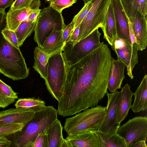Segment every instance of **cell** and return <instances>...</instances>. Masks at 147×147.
I'll return each instance as SVG.
<instances>
[{"label":"cell","mask_w":147,"mask_h":147,"mask_svg":"<svg viewBox=\"0 0 147 147\" xmlns=\"http://www.w3.org/2000/svg\"><path fill=\"white\" fill-rule=\"evenodd\" d=\"M14 105L17 108L27 109L36 112L45 106V102L38 98H21L18 99Z\"/></svg>","instance_id":"obj_27"},{"label":"cell","mask_w":147,"mask_h":147,"mask_svg":"<svg viewBox=\"0 0 147 147\" xmlns=\"http://www.w3.org/2000/svg\"><path fill=\"white\" fill-rule=\"evenodd\" d=\"M34 10L30 8L9 10L6 14L5 27L15 31L21 22L27 19L29 15Z\"/></svg>","instance_id":"obj_20"},{"label":"cell","mask_w":147,"mask_h":147,"mask_svg":"<svg viewBox=\"0 0 147 147\" xmlns=\"http://www.w3.org/2000/svg\"><path fill=\"white\" fill-rule=\"evenodd\" d=\"M71 147H102V141L97 130L84 131L66 138Z\"/></svg>","instance_id":"obj_12"},{"label":"cell","mask_w":147,"mask_h":147,"mask_svg":"<svg viewBox=\"0 0 147 147\" xmlns=\"http://www.w3.org/2000/svg\"><path fill=\"white\" fill-rule=\"evenodd\" d=\"M30 69L19 49L0 33V73L13 80L27 78Z\"/></svg>","instance_id":"obj_3"},{"label":"cell","mask_w":147,"mask_h":147,"mask_svg":"<svg viewBox=\"0 0 147 147\" xmlns=\"http://www.w3.org/2000/svg\"><path fill=\"white\" fill-rule=\"evenodd\" d=\"M34 52V61L33 67L39 74L41 77L45 80L50 56L43 52L38 47H35Z\"/></svg>","instance_id":"obj_24"},{"label":"cell","mask_w":147,"mask_h":147,"mask_svg":"<svg viewBox=\"0 0 147 147\" xmlns=\"http://www.w3.org/2000/svg\"><path fill=\"white\" fill-rule=\"evenodd\" d=\"M146 141L144 140L138 141L132 144L131 147H147Z\"/></svg>","instance_id":"obj_41"},{"label":"cell","mask_w":147,"mask_h":147,"mask_svg":"<svg viewBox=\"0 0 147 147\" xmlns=\"http://www.w3.org/2000/svg\"><path fill=\"white\" fill-rule=\"evenodd\" d=\"M106 107L97 105L88 108L67 118L63 128L68 135L97 130L105 116Z\"/></svg>","instance_id":"obj_4"},{"label":"cell","mask_w":147,"mask_h":147,"mask_svg":"<svg viewBox=\"0 0 147 147\" xmlns=\"http://www.w3.org/2000/svg\"><path fill=\"white\" fill-rule=\"evenodd\" d=\"M113 58L106 44L76 63L66 67V76L58 110L69 116L98 105L107 92Z\"/></svg>","instance_id":"obj_1"},{"label":"cell","mask_w":147,"mask_h":147,"mask_svg":"<svg viewBox=\"0 0 147 147\" xmlns=\"http://www.w3.org/2000/svg\"><path fill=\"white\" fill-rule=\"evenodd\" d=\"M134 100L131 109L134 113L147 109V75L144 77L139 86L134 93Z\"/></svg>","instance_id":"obj_19"},{"label":"cell","mask_w":147,"mask_h":147,"mask_svg":"<svg viewBox=\"0 0 147 147\" xmlns=\"http://www.w3.org/2000/svg\"><path fill=\"white\" fill-rule=\"evenodd\" d=\"M125 67L123 62L113 58L107 87L111 93L122 88V82L125 78L124 71Z\"/></svg>","instance_id":"obj_17"},{"label":"cell","mask_w":147,"mask_h":147,"mask_svg":"<svg viewBox=\"0 0 147 147\" xmlns=\"http://www.w3.org/2000/svg\"><path fill=\"white\" fill-rule=\"evenodd\" d=\"M100 35L98 28L73 45L66 42L62 52L66 66L76 63L100 46Z\"/></svg>","instance_id":"obj_7"},{"label":"cell","mask_w":147,"mask_h":147,"mask_svg":"<svg viewBox=\"0 0 147 147\" xmlns=\"http://www.w3.org/2000/svg\"><path fill=\"white\" fill-rule=\"evenodd\" d=\"M35 112L28 109L17 108L0 111V125L12 124L25 125L32 118Z\"/></svg>","instance_id":"obj_13"},{"label":"cell","mask_w":147,"mask_h":147,"mask_svg":"<svg viewBox=\"0 0 147 147\" xmlns=\"http://www.w3.org/2000/svg\"><path fill=\"white\" fill-rule=\"evenodd\" d=\"M66 25L61 13L49 6L43 9L36 20L34 40L38 47L54 31L63 30Z\"/></svg>","instance_id":"obj_5"},{"label":"cell","mask_w":147,"mask_h":147,"mask_svg":"<svg viewBox=\"0 0 147 147\" xmlns=\"http://www.w3.org/2000/svg\"><path fill=\"white\" fill-rule=\"evenodd\" d=\"M112 1L93 0L91 8L80 25L77 42L97 28H100L102 31L104 30L107 14Z\"/></svg>","instance_id":"obj_8"},{"label":"cell","mask_w":147,"mask_h":147,"mask_svg":"<svg viewBox=\"0 0 147 147\" xmlns=\"http://www.w3.org/2000/svg\"><path fill=\"white\" fill-rule=\"evenodd\" d=\"M41 11L39 8L34 10L29 15L27 20L32 22L36 21Z\"/></svg>","instance_id":"obj_37"},{"label":"cell","mask_w":147,"mask_h":147,"mask_svg":"<svg viewBox=\"0 0 147 147\" xmlns=\"http://www.w3.org/2000/svg\"><path fill=\"white\" fill-rule=\"evenodd\" d=\"M6 13L5 10L0 9V33L4 28L6 23Z\"/></svg>","instance_id":"obj_38"},{"label":"cell","mask_w":147,"mask_h":147,"mask_svg":"<svg viewBox=\"0 0 147 147\" xmlns=\"http://www.w3.org/2000/svg\"><path fill=\"white\" fill-rule=\"evenodd\" d=\"M73 26L74 23L72 21L70 24L66 26L63 30L62 37L64 45L72 31Z\"/></svg>","instance_id":"obj_36"},{"label":"cell","mask_w":147,"mask_h":147,"mask_svg":"<svg viewBox=\"0 0 147 147\" xmlns=\"http://www.w3.org/2000/svg\"><path fill=\"white\" fill-rule=\"evenodd\" d=\"M63 30L53 32L47 38L41 47H38L49 56L62 51L64 45L62 37Z\"/></svg>","instance_id":"obj_18"},{"label":"cell","mask_w":147,"mask_h":147,"mask_svg":"<svg viewBox=\"0 0 147 147\" xmlns=\"http://www.w3.org/2000/svg\"><path fill=\"white\" fill-rule=\"evenodd\" d=\"M13 0H0V9L5 10L7 7L11 6Z\"/></svg>","instance_id":"obj_39"},{"label":"cell","mask_w":147,"mask_h":147,"mask_svg":"<svg viewBox=\"0 0 147 147\" xmlns=\"http://www.w3.org/2000/svg\"><path fill=\"white\" fill-rule=\"evenodd\" d=\"M35 0H16L11 6L9 10H13L24 8H29Z\"/></svg>","instance_id":"obj_33"},{"label":"cell","mask_w":147,"mask_h":147,"mask_svg":"<svg viewBox=\"0 0 147 147\" xmlns=\"http://www.w3.org/2000/svg\"><path fill=\"white\" fill-rule=\"evenodd\" d=\"M63 127L60 120L57 119L47 130L48 147H61L64 140Z\"/></svg>","instance_id":"obj_23"},{"label":"cell","mask_w":147,"mask_h":147,"mask_svg":"<svg viewBox=\"0 0 147 147\" xmlns=\"http://www.w3.org/2000/svg\"><path fill=\"white\" fill-rule=\"evenodd\" d=\"M108 98L106 107L105 116L103 122L100 124L97 131L111 135L117 134L120 125L116 123V109L120 92L109 93L107 92Z\"/></svg>","instance_id":"obj_11"},{"label":"cell","mask_w":147,"mask_h":147,"mask_svg":"<svg viewBox=\"0 0 147 147\" xmlns=\"http://www.w3.org/2000/svg\"><path fill=\"white\" fill-rule=\"evenodd\" d=\"M93 1V0H90L88 2L84 4V6L80 11L74 16L72 21L74 23L73 27L72 30H74L80 25L91 8Z\"/></svg>","instance_id":"obj_29"},{"label":"cell","mask_w":147,"mask_h":147,"mask_svg":"<svg viewBox=\"0 0 147 147\" xmlns=\"http://www.w3.org/2000/svg\"><path fill=\"white\" fill-rule=\"evenodd\" d=\"M123 7L129 19L139 12L147 16V0H120Z\"/></svg>","instance_id":"obj_22"},{"label":"cell","mask_w":147,"mask_h":147,"mask_svg":"<svg viewBox=\"0 0 147 147\" xmlns=\"http://www.w3.org/2000/svg\"><path fill=\"white\" fill-rule=\"evenodd\" d=\"M57 110L53 106H45L35 112L32 118L21 131L7 137L11 142L10 147H32L38 134L46 133L57 119Z\"/></svg>","instance_id":"obj_2"},{"label":"cell","mask_w":147,"mask_h":147,"mask_svg":"<svg viewBox=\"0 0 147 147\" xmlns=\"http://www.w3.org/2000/svg\"><path fill=\"white\" fill-rule=\"evenodd\" d=\"M61 147H71L68 141L66 139H64Z\"/></svg>","instance_id":"obj_42"},{"label":"cell","mask_w":147,"mask_h":147,"mask_svg":"<svg viewBox=\"0 0 147 147\" xmlns=\"http://www.w3.org/2000/svg\"><path fill=\"white\" fill-rule=\"evenodd\" d=\"M80 26L72 30L66 42H69L73 45L76 43L79 33Z\"/></svg>","instance_id":"obj_35"},{"label":"cell","mask_w":147,"mask_h":147,"mask_svg":"<svg viewBox=\"0 0 147 147\" xmlns=\"http://www.w3.org/2000/svg\"><path fill=\"white\" fill-rule=\"evenodd\" d=\"M11 144V141L6 137L0 136V147H9Z\"/></svg>","instance_id":"obj_40"},{"label":"cell","mask_w":147,"mask_h":147,"mask_svg":"<svg viewBox=\"0 0 147 147\" xmlns=\"http://www.w3.org/2000/svg\"><path fill=\"white\" fill-rule=\"evenodd\" d=\"M111 49L116 54L117 60L123 62L131 79L134 78L133 69L138 63V51L136 43L131 44L127 41L117 37Z\"/></svg>","instance_id":"obj_10"},{"label":"cell","mask_w":147,"mask_h":147,"mask_svg":"<svg viewBox=\"0 0 147 147\" xmlns=\"http://www.w3.org/2000/svg\"><path fill=\"white\" fill-rule=\"evenodd\" d=\"M25 125L12 124L0 125V136L7 137L21 130Z\"/></svg>","instance_id":"obj_30"},{"label":"cell","mask_w":147,"mask_h":147,"mask_svg":"<svg viewBox=\"0 0 147 147\" xmlns=\"http://www.w3.org/2000/svg\"><path fill=\"white\" fill-rule=\"evenodd\" d=\"M62 52L49 57L47 76L45 80L49 94L58 101L61 96L66 76V64Z\"/></svg>","instance_id":"obj_6"},{"label":"cell","mask_w":147,"mask_h":147,"mask_svg":"<svg viewBox=\"0 0 147 147\" xmlns=\"http://www.w3.org/2000/svg\"><path fill=\"white\" fill-rule=\"evenodd\" d=\"M102 32L104 34L103 38L106 40L111 47L113 46L115 40L117 37L112 1L108 11L105 26Z\"/></svg>","instance_id":"obj_21"},{"label":"cell","mask_w":147,"mask_h":147,"mask_svg":"<svg viewBox=\"0 0 147 147\" xmlns=\"http://www.w3.org/2000/svg\"><path fill=\"white\" fill-rule=\"evenodd\" d=\"M117 37L131 43L126 14L120 0H112Z\"/></svg>","instance_id":"obj_15"},{"label":"cell","mask_w":147,"mask_h":147,"mask_svg":"<svg viewBox=\"0 0 147 147\" xmlns=\"http://www.w3.org/2000/svg\"><path fill=\"white\" fill-rule=\"evenodd\" d=\"M117 134L124 140L126 147H131L137 142L147 141V117L136 116L119 127Z\"/></svg>","instance_id":"obj_9"},{"label":"cell","mask_w":147,"mask_h":147,"mask_svg":"<svg viewBox=\"0 0 147 147\" xmlns=\"http://www.w3.org/2000/svg\"><path fill=\"white\" fill-rule=\"evenodd\" d=\"M45 0V1H49L50 0Z\"/></svg>","instance_id":"obj_44"},{"label":"cell","mask_w":147,"mask_h":147,"mask_svg":"<svg viewBox=\"0 0 147 147\" xmlns=\"http://www.w3.org/2000/svg\"><path fill=\"white\" fill-rule=\"evenodd\" d=\"M130 88L131 86L126 84L120 92L117 105L116 120V123L119 125L126 118L131 107L134 93Z\"/></svg>","instance_id":"obj_16"},{"label":"cell","mask_w":147,"mask_h":147,"mask_svg":"<svg viewBox=\"0 0 147 147\" xmlns=\"http://www.w3.org/2000/svg\"><path fill=\"white\" fill-rule=\"evenodd\" d=\"M18 98L11 88L0 79V108H4L13 103Z\"/></svg>","instance_id":"obj_25"},{"label":"cell","mask_w":147,"mask_h":147,"mask_svg":"<svg viewBox=\"0 0 147 147\" xmlns=\"http://www.w3.org/2000/svg\"><path fill=\"white\" fill-rule=\"evenodd\" d=\"M98 132L102 139V147H126L124 140L118 134L111 135Z\"/></svg>","instance_id":"obj_28"},{"label":"cell","mask_w":147,"mask_h":147,"mask_svg":"<svg viewBox=\"0 0 147 147\" xmlns=\"http://www.w3.org/2000/svg\"><path fill=\"white\" fill-rule=\"evenodd\" d=\"M36 21L32 22L26 19L22 21L14 31L19 47L34 30Z\"/></svg>","instance_id":"obj_26"},{"label":"cell","mask_w":147,"mask_h":147,"mask_svg":"<svg viewBox=\"0 0 147 147\" xmlns=\"http://www.w3.org/2000/svg\"><path fill=\"white\" fill-rule=\"evenodd\" d=\"M77 0H50V5L54 9L61 13L65 9L72 6Z\"/></svg>","instance_id":"obj_31"},{"label":"cell","mask_w":147,"mask_h":147,"mask_svg":"<svg viewBox=\"0 0 147 147\" xmlns=\"http://www.w3.org/2000/svg\"><path fill=\"white\" fill-rule=\"evenodd\" d=\"M147 16H144L139 12L134 17L129 19L138 51H142L147 45Z\"/></svg>","instance_id":"obj_14"},{"label":"cell","mask_w":147,"mask_h":147,"mask_svg":"<svg viewBox=\"0 0 147 147\" xmlns=\"http://www.w3.org/2000/svg\"><path fill=\"white\" fill-rule=\"evenodd\" d=\"M1 33L5 38L11 44L19 48L18 39L14 31L5 27L1 30Z\"/></svg>","instance_id":"obj_32"},{"label":"cell","mask_w":147,"mask_h":147,"mask_svg":"<svg viewBox=\"0 0 147 147\" xmlns=\"http://www.w3.org/2000/svg\"><path fill=\"white\" fill-rule=\"evenodd\" d=\"M84 2V4L86 3L88 1H89L90 0H82Z\"/></svg>","instance_id":"obj_43"},{"label":"cell","mask_w":147,"mask_h":147,"mask_svg":"<svg viewBox=\"0 0 147 147\" xmlns=\"http://www.w3.org/2000/svg\"><path fill=\"white\" fill-rule=\"evenodd\" d=\"M48 142L46 133L39 134L34 141L32 147H48Z\"/></svg>","instance_id":"obj_34"}]
</instances>
